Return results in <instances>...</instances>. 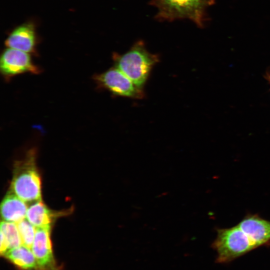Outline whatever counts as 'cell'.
<instances>
[{
	"label": "cell",
	"instance_id": "obj_1",
	"mask_svg": "<svg viewBox=\"0 0 270 270\" xmlns=\"http://www.w3.org/2000/svg\"><path fill=\"white\" fill-rule=\"evenodd\" d=\"M115 67L138 86L143 88L151 71L159 60L158 56L149 52L144 43L138 41L125 53L114 56Z\"/></svg>",
	"mask_w": 270,
	"mask_h": 270
},
{
	"label": "cell",
	"instance_id": "obj_2",
	"mask_svg": "<svg viewBox=\"0 0 270 270\" xmlns=\"http://www.w3.org/2000/svg\"><path fill=\"white\" fill-rule=\"evenodd\" d=\"M10 191L26 203L42 200L41 180L33 152L14 164Z\"/></svg>",
	"mask_w": 270,
	"mask_h": 270
},
{
	"label": "cell",
	"instance_id": "obj_3",
	"mask_svg": "<svg viewBox=\"0 0 270 270\" xmlns=\"http://www.w3.org/2000/svg\"><path fill=\"white\" fill-rule=\"evenodd\" d=\"M212 247L217 252L216 262L226 263L260 246L237 224L216 229Z\"/></svg>",
	"mask_w": 270,
	"mask_h": 270
},
{
	"label": "cell",
	"instance_id": "obj_4",
	"mask_svg": "<svg viewBox=\"0 0 270 270\" xmlns=\"http://www.w3.org/2000/svg\"><path fill=\"white\" fill-rule=\"evenodd\" d=\"M208 0H152V4L158 9L156 18L160 20H173L186 18L199 26L204 20Z\"/></svg>",
	"mask_w": 270,
	"mask_h": 270
},
{
	"label": "cell",
	"instance_id": "obj_5",
	"mask_svg": "<svg viewBox=\"0 0 270 270\" xmlns=\"http://www.w3.org/2000/svg\"><path fill=\"white\" fill-rule=\"evenodd\" d=\"M94 80L100 87L117 96L133 99H142L145 96L143 88L138 86L116 67L96 75Z\"/></svg>",
	"mask_w": 270,
	"mask_h": 270
},
{
	"label": "cell",
	"instance_id": "obj_6",
	"mask_svg": "<svg viewBox=\"0 0 270 270\" xmlns=\"http://www.w3.org/2000/svg\"><path fill=\"white\" fill-rule=\"evenodd\" d=\"M1 73L6 77L30 72L38 74L40 70L32 62L28 52L8 48L2 52L0 58Z\"/></svg>",
	"mask_w": 270,
	"mask_h": 270
},
{
	"label": "cell",
	"instance_id": "obj_7",
	"mask_svg": "<svg viewBox=\"0 0 270 270\" xmlns=\"http://www.w3.org/2000/svg\"><path fill=\"white\" fill-rule=\"evenodd\" d=\"M51 228H36L31 247L40 270H57L50 240Z\"/></svg>",
	"mask_w": 270,
	"mask_h": 270
},
{
	"label": "cell",
	"instance_id": "obj_8",
	"mask_svg": "<svg viewBox=\"0 0 270 270\" xmlns=\"http://www.w3.org/2000/svg\"><path fill=\"white\" fill-rule=\"evenodd\" d=\"M238 225L259 246L270 242V220L256 214H248Z\"/></svg>",
	"mask_w": 270,
	"mask_h": 270
},
{
	"label": "cell",
	"instance_id": "obj_9",
	"mask_svg": "<svg viewBox=\"0 0 270 270\" xmlns=\"http://www.w3.org/2000/svg\"><path fill=\"white\" fill-rule=\"evenodd\" d=\"M7 48L28 53L34 52L36 46L35 28L32 22H26L16 28L5 40Z\"/></svg>",
	"mask_w": 270,
	"mask_h": 270
},
{
	"label": "cell",
	"instance_id": "obj_10",
	"mask_svg": "<svg viewBox=\"0 0 270 270\" xmlns=\"http://www.w3.org/2000/svg\"><path fill=\"white\" fill-rule=\"evenodd\" d=\"M26 203L10 191L1 202L0 212L4 221L17 224L26 218Z\"/></svg>",
	"mask_w": 270,
	"mask_h": 270
},
{
	"label": "cell",
	"instance_id": "obj_11",
	"mask_svg": "<svg viewBox=\"0 0 270 270\" xmlns=\"http://www.w3.org/2000/svg\"><path fill=\"white\" fill-rule=\"evenodd\" d=\"M59 216L40 200L32 202L28 207L26 218L36 228H51L54 221Z\"/></svg>",
	"mask_w": 270,
	"mask_h": 270
},
{
	"label": "cell",
	"instance_id": "obj_12",
	"mask_svg": "<svg viewBox=\"0 0 270 270\" xmlns=\"http://www.w3.org/2000/svg\"><path fill=\"white\" fill-rule=\"evenodd\" d=\"M4 256L21 270H40L31 248L22 244Z\"/></svg>",
	"mask_w": 270,
	"mask_h": 270
},
{
	"label": "cell",
	"instance_id": "obj_13",
	"mask_svg": "<svg viewBox=\"0 0 270 270\" xmlns=\"http://www.w3.org/2000/svg\"><path fill=\"white\" fill-rule=\"evenodd\" d=\"M22 245L16 224L2 221L0 224V252L4 256L11 250Z\"/></svg>",
	"mask_w": 270,
	"mask_h": 270
},
{
	"label": "cell",
	"instance_id": "obj_14",
	"mask_svg": "<svg viewBox=\"0 0 270 270\" xmlns=\"http://www.w3.org/2000/svg\"><path fill=\"white\" fill-rule=\"evenodd\" d=\"M16 224L22 244L31 248L35 237L36 228L26 218L17 223Z\"/></svg>",
	"mask_w": 270,
	"mask_h": 270
},
{
	"label": "cell",
	"instance_id": "obj_15",
	"mask_svg": "<svg viewBox=\"0 0 270 270\" xmlns=\"http://www.w3.org/2000/svg\"><path fill=\"white\" fill-rule=\"evenodd\" d=\"M268 80H269L270 84V74L268 76Z\"/></svg>",
	"mask_w": 270,
	"mask_h": 270
}]
</instances>
